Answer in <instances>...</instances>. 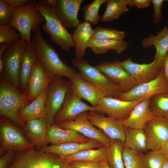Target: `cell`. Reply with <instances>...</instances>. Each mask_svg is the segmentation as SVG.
Returning <instances> with one entry per match:
<instances>
[{"mask_svg": "<svg viewBox=\"0 0 168 168\" xmlns=\"http://www.w3.org/2000/svg\"><path fill=\"white\" fill-rule=\"evenodd\" d=\"M32 32V43L38 60L50 78L59 76L70 80L79 74L78 72L60 59L54 49L43 37L40 27L33 30Z\"/></svg>", "mask_w": 168, "mask_h": 168, "instance_id": "obj_1", "label": "cell"}, {"mask_svg": "<svg viewBox=\"0 0 168 168\" xmlns=\"http://www.w3.org/2000/svg\"><path fill=\"white\" fill-rule=\"evenodd\" d=\"M35 5L44 16L45 23L42 25L43 30L49 35L51 41L58 46L61 50L69 51L75 48L72 34L63 25L54 9L47 0L36 1Z\"/></svg>", "mask_w": 168, "mask_h": 168, "instance_id": "obj_2", "label": "cell"}, {"mask_svg": "<svg viewBox=\"0 0 168 168\" xmlns=\"http://www.w3.org/2000/svg\"><path fill=\"white\" fill-rule=\"evenodd\" d=\"M24 94L9 83L2 76L0 77V114L17 125L24 127L25 124L18 116L22 107L29 104Z\"/></svg>", "mask_w": 168, "mask_h": 168, "instance_id": "obj_3", "label": "cell"}, {"mask_svg": "<svg viewBox=\"0 0 168 168\" xmlns=\"http://www.w3.org/2000/svg\"><path fill=\"white\" fill-rule=\"evenodd\" d=\"M36 1L30 0L26 5L13 9V17L9 25L20 33L21 41L29 44L32 43V31L40 27L45 22L44 16L35 5Z\"/></svg>", "mask_w": 168, "mask_h": 168, "instance_id": "obj_4", "label": "cell"}, {"mask_svg": "<svg viewBox=\"0 0 168 168\" xmlns=\"http://www.w3.org/2000/svg\"><path fill=\"white\" fill-rule=\"evenodd\" d=\"M65 162L56 154L33 147L15 155L9 168H63Z\"/></svg>", "mask_w": 168, "mask_h": 168, "instance_id": "obj_5", "label": "cell"}, {"mask_svg": "<svg viewBox=\"0 0 168 168\" xmlns=\"http://www.w3.org/2000/svg\"><path fill=\"white\" fill-rule=\"evenodd\" d=\"M72 63L77 69L81 77L99 88L103 92L105 96L117 99L122 92L120 89L104 73L83 58H74Z\"/></svg>", "mask_w": 168, "mask_h": 168, "instance_id": "obj_6", "label": "cell"}, {"mask_svg": "<svg viewBox=\"0 0 168 168\" xmlns=\"http://www.w3.org/2000/svg\"><path fill=\"white\" fill-rule=\"evenodd\" d=\"M71 86V81L63 77H56L52 79L48 87L46 101V119L48 127L54 123L55 117L60 109Z\"/></svg>", "mask_w": 168, "mask_h": 168, "instance_id": "obj_7", "label": "cell"}, {"mask_svg": "<svg viewBox=\"0 0 168 168\" xmlns=\"http://www.w3.org/2000/svg\"><path fill=\"white\" fill-rule=\"evenodd\" d=\"M28 43L21 41L10 45L2 57L4 69L2 76L13 86L20 90L19 73L21 60Z\"/></svg>", "mask_w": 168, "mask_h": 168, "instance_id": "obj_8", "label": "cell"}, {"mask_svg": "<svg viewBox=\"0 0 168 168\" xmlns=\"http://www.w3.org/2000/svg\"><path fill=\"white\" fill-rule=\"evenodd\" d=\"M164 92H168V81L162 69L154 79L138 84L130 91L121 93L117 99L123 100L141 101L154 95Z\"/></svg>", "mask_w": 168, "mask_h": 168, "instance_id": "obj_9", "label": "cell"}, {"mask_svg": "<svg viewBox=\"0 0 168 168\" xmlns=\"http://www.w3.org/2000/svg\"><path fill=\"white\" fill-rule=\"evenodd\" d=\"M1 144L3 147L15 152L24 151L34 146L8 118L1 116L0 121Z\"/></svg>", "mask_w": 168, "mask_h": 168, "instance_id": "obj_10", "label": "cell"}, {"mask_svg": "<svg viewBox=\"0 0 168 168\" xmlns=\"http://www.w3.org/2000/svg\"><path fill=\"white\" fill-rule=\"evenodd\" d=\"M88 112L82 113L74 120L62 122L57 125L63 129L75 130L89 138L100 142L108 147L112 140L90 122L87 118Z\"/></svg>", "mask_w": 168, "mask_h": 168, "instance_id": "obj_11", "label": "cell"}, {"mask_svg": "<svg viewBox=\"0 0 168 168\" xmlns=\"http://www.w3.org/2000/svg\"><path fill=\"white\" fill-rule=\"evenodd\" d=\"M114 84L118 86L122 92H127L138 84L123 68L121 61H105L95 66Z\"/></svg>", "mask_w": 168, "mask_h": 168, "instance_id": "obj_12", "label": "cell"}, {"mask_svg": "<svg viewBox=\"0 0 168 168\" xmlns=\"http://www.w3.org/2000/svg\"><path fill=\"white\" fill-rule=\"evenodd\" d=\"M121 64L138 84L154 79L163 69L162 62L155 58L151 63L140 64L128 58L121 62Z\"/></svg>", "mask_w": 168, "mask_h": 168, "instance_id": "obj_13", "label": "cell"}, {"mask_svg": "<svg viewBox=\"0 0 168 168\" xmlns=\"http://www.w3.org/2000/svg\"><path fill=\"white\" fill-rule=\"evenodd\" d=\"M91 110L98 112L97 107L90 106L83 102L71 87L67 93L60 109L55 117L54 122L57 124L62 122L73 120L82 113Z\"/></svg>", "mask_w": 168, "mask_h": 168, "instance_id": "obj_14", "label": "cell"}, {"mask_svg": "<svg viewBox=\"0 0 168 168\" xmlns=\"http://www.w3.org/2000/svg\"><path fill=\"white\" fill-rule=\"evenodd\" d=\"M137 100H123L104 96L96 107L98 112L105 114L108 117L124 121L129 116L134 107L139 102Z\"/></svg>", "mask_w": 168, "mask_h": 168, "instance_id": "obj_15", "label": "cell"}, {"mask_svg": "<svg viewBox=\"0 0 168 168\" xmlns=\"http://www.w3.org/2000/svg\"><path fill=\"white\" fill-rule=\"evenodd\" d=\"M143 129L148 151H159L162 144L168 140V120L154 117L145 125Z\"/></svg>", "mask_w": 168, "mask_h": 168, "instance_id": "obj_16", "label": "cell"}, {"mask_svg": "<svg viewBox=\"0 0 168 168\" xmlns=\"http://www.w3.org/2000/svg\"><path fill=\"white\" fill-rule=\"evenodd\" d=\"M53 7L63 25L76 29L80 23L77 14L83 0H47Z\"/></svg>", "mask_w": 168, "mask_h": 168, "instance_id": "obj_17", "label": "cell"}, {"mask_svg": "<svg viewBox=\"0 0 168 168\" xmlns=\"http://www.w3.org/2000/svg\"><path fill=\"white\" fill-rule=\"evenodd\" d=\"M87 118L94 126L99 128L111 140H118L124 143L125 127L122 121L104 116L94 110L88 112Z\"/></svg>", "mask_w": 168, "mask_h": 168, "instance_id": "obj_18", "label": "cell"}, {"mask_svg": "<svg viewBox=\"0 0 168 168\" xmlns=\"http://www.w3.org/2000/svg\"><path fill=\"white\" fill-rule=\"evenodd\" d=\"M53 79L49 77L38 60L29 78L27 87L23 93L28 101L31 103L46 90Z\"/></svg>", "mask_w": 168, "mask_h": 168, "instance_id": "obj_19", "label": "cell"}, {"mask_svg": "<svg viewBox=\"0 0 168 168\" xmlns=\"http://www.w3.org/2000/svg\"><path fill=\"white\" fill-rule=\"evenodd\" d=\"M69 80L71 87L76 95L81 99L87 100L93 107H96L105 96L100 89L82 77L80 73Z\"/></svg>", "mask_w": 168, "mask_h": 168, "instance_id": "obj_20", "label": "cell"}, {"mask_svg": "<svg viewBox=\"0 0 168 168\" xmlns=\"http://www.w3.org/2000/svg\"><path fill=\"white\" fill-rule=\"evenodd\" d=\"M104 145L100 142L89 138L85 142H71L62 144H52L44 146L40 149L42 151L54 154L62 158L80 151L97 147Z\"/></svg>", "mask_w": 168, "mask_h": 168, "instance_id": "obj_21", "label": "cell"}, {"mask_svg": "<svg viewBox=\"0 0 168 168\" xmlns=\"http://www.w3.org/2000/svg\"><path fill=\"white\" fill-rule=\"evenodd\" d=\"M150 98L139 102L132 110L128 117L122 121L125 128L143 129L146 124L154 117L149 108Z\"/></svg>", "mask_w": 168, "mask_h": 168, "instance_id": "obj_22", "label": "cell"}, {"mask_svg": "<svg viewBox=\"0 0 168 168\" xmlns=\"http://www.w3.org/2000/svg\"><path fill=\"white\" fill-rule=\"evenodd\" d=\"M89 139L75 130L62 128L54 123L48 127L46 141L52 144L83 142L88 141Z\"/></svg>", "mask_w": 168, "mask_h": 168, "instance_id": "obj_23", "label": "cell"}, {"mask_svg": "<svg viewBox=\"0 0 168 168\" xmlns=\"http://www.w3.org/2000/svg\"><path fill=\"white\" fill-rule=\"evenodd\" d=\"M48 89V88L33 101L19 109L18 116L22 122L25 124L35 119H46L47 110L46 101Z\"/></svg>", "mask_w": 168, "mask_h": 168, "instance_id": "obj_24", "label": "cell"}, {"mask_svg": "<svg viewBox=\"0 0 168 168\" xmlns=\"http://www.w3.org/2000/svg\"><path fill=\"white\" fill-rule=\"evenodd\" d=\"M30 141L37 148L44 147L47 143L46 138L48 130L47 122L45 118L30 120L25 123L23 127Z\"/></svg>", "mask_w": 168, "mask_h": 168, "instance_id": "obj_25", "label": "cell"}, {"mask_svg": "<svg viewBox=\"0 0 168 168\" xmlns=\"http://www.w3.org/2000/svg\"><path fill=\"white\" fill-rule=\"evenodd\" d=\"M37 61L32 43H28L22 55L19 73L20 90L23 93L27 87L29 78Z\"/></svg>", "mask_w": 168, "mask_h": 168, "instance_id": "obj_26", "label": "cell"}, {"mask_svg": "<svg viewBox=\"0 0 168 168\" xmlns=\"http://www.w3.org/2000/svg\"><path fill=\"white\" fill-rule=\"evenodd\" d=\"M141 44L144 49L154 46L156 50L154 58L162 62L168 52V27L165 26L156 35H150L142 39Z\"/></svg>", "mask_w": 168, "mask_h": 168, "instance_id": "obj_27", "label": "cell"}, {"mask_svg": "<svg viewBox=\"0 0 168 168\" xmlns=\"http://www.w3.org/2000/svg\"><path fill=\"white\" fill-rule=\"evenodd\" d=\"M93 30L90 23L84 21L80 23L73 31L72 35L75 44V54L76 58H82L85 56L88 43Z\"/></svg>", "mask_w": 168, "mask_h": 168, "instance_id": "obj_28", "label": "cell"}, {"mask_svg": "<svg viewBox=\"0 0 168 168\" xmlns=\"http://www.w3.org/2000/svg\"><path fill=\"white\" fill-rule=\"evenodd\" d=\"M128 44V42L124 40L93 39L89 40L87 48L96 55L105 54L110 50L120 54L127 49Z\"/></svg>", "mask_w": 168, "mask_h": 168, "instance_id": "obj_29", "label": "cell"}, {"mask_svg": "<svg viewBox=\"0 0 168 168\" xmlns=\"http://www.w3.org/2000/svg\"><path fill=\"white\" fill-rule=\"evenodd\" d=\"M124 147L142 154L147 152V140L143 129L125 128Z\"/></svg>", "mask_w": 168, "mask_h": 168, "instance_id": "obj_30", "label": "cell"}, {"mask_svg": "<svg viewBox=\"0 0 168 168\" xmlns=\"http://www.w3.org/2000/svg\"><path fill=\"white\" fill-rule=\"evenodd\" d=\"M107 153V148L104 146L99 147L97 149H91L82 150L62 158L68 162L71 161L100 162L106 160Z\"/></svg>", "mask_w": 168, "mask_h": 168, "instance_id": "obj_31", "label": "cell"}, {"mask_svg": "<svg viewBox=\"0 0 168 168\" xmlns=\"http://www.w3.org/2000/svg\"><path fill=\"white\" fill-rule=\"evenodd\" d=\"M130 0H106L105 11L101 18L103 22L112 21L118 19L122 14L128 12Z\"/></svg>", "mask_w": 168, "mask_h": 168, "instance_id": "obj_32", "label": "cell"}, {"mask_svg": "<svg viewBox=\"0 0 168 168\" xmlns=\"http://www.w3.org/2000/svg\"><path fill=\"white\" fill-rule=\"evenodd\" d=\"M149 106L154 117L168 120V92L160 93L151 96Z\"/></svg>", "mask_w": 168, "mask_h": 168, "instance_id": "obj_33", "label": "cell"}, {"mask_svg": "<svg viewBox=\"0 0 168 168\" xmlns=\"http://www.w3.org/2000/svg\"><path fill=\"white\" fill-rule=\"evenodd\" d=\"M123 143L118 140H112L108 147L106 158L107 163L110 168H125L124 163L122 151Z\"/></svg>", "mask_w": 168, "mask_h": 168, "instance_id": "obj_34", "label": "cell"}, {"mask_svg": "<svg viewBox=\"0 0 168 168\" xmlns=\"http://www.w3.org/2000/svg\"><path fill=\"white\" fill-rule=\"evenodd\" d=\"M106 0H94L91 3H88L83 6V18L84 21L91 24H97L101 19L99 14L100 7L105 4Z\"/></svg>", "mask_w": 168, "mask_h": 168, "instance_id": "obj_35", "label": "cell"}, {"mask_svg": "<svg viewBox=\"0 0 168 168\" xmlns=\"http://www.w3.org/2000/svg\"><path fill=\"white\" fill-rule=\"evenodd\" d=\"M126 35V33L123 30L98 26L93 29L91 39L123 40Z\"/></svg>", "mask_w": 168, "mask_h": 168, "instance_id": "obj_36", "label": "cell"}, {"mask_svg": "<svg viewBox=\"0 0 168 168\" xmlns=\"http://www.w3.org/2000/svg\"><path fill=\"white\" fill-rule=\"evenodd\" d=\"M165 160L159 151H150L142 155V168H162Z\"/></svg>", "mask_w": 168, "mask_h": 168, "instance_id": "obj_37", "label": "cell"}, {"mask_svg": "<svg viewBox=\"0 0 168 168\" xmlns=\"http://www.w3.org/2000/svg\"><path fill=\"white\" fill-rule=\"evenodd\" d=\"M122 155L125 168H142V154L124 147Z\"/></svg>", "mask_w": 168, "mask_h": 168, "instance_id": "obj_38", "label": "cell"}, {"mask_svg": "<svg viewBox=\"0 0 168 168\" xmlns=\"http://www.w3.org/2000/svg\"><path fill=\"white\" fill-rule=\"evenodd\" d=\"M16 30L9 25L0 26V43H6L11 45L20 41L21 35Z\"/></svg>", "mask_w": 168, "mask_h": 168, "instance_id": "obj_39", "label": "cell"}, {"mask_svg": "<svg viewBox=\"0 0 168 168\" xmlns=\"http://www.w3.org/2000/svg\"><path fill=\"white\" fill-rule=\"evenodd\" d=\"M13 10L3 0H0V26L9 25L13 16Z\"/></svg>", "mask_w": 168, "mask_h": 168, "instance_id": "obj_40", "label": "cell"}, {"mask_svg": "<svg viewBox=\"0 0 168 168\" xmlns=\"http://www.w3.org/2000/svg\"><path fill=\"white\" fill-rule=\"evenodd\" d=\"M67 162L71 168H105L107 164L106 160L100 162L71 161Z\"/></svg>", "mask_w": 168, "mask_h": 168, "instance_id": "obj_41", "label": "cell"}, {"mask_svg": "<svg viewBox=\"0 0 168 168\" xmlns=\"http://www.w3.org/2000/svg\"><path fill=\"white\" fill-rule=\"evenodd\" d=\"M164 0H151L153 7L152 17L153 22L156 25L161 21L162 19V7Z\"/></svg>", "mask_w": 168, "mask_h": 168, "instance_id": "obj_42", "label": "cell"}, {"mask_svg": "<svg viewBox=\"0 0 168 168\" xmlns=\"http://www.w3.org/2000/svg\"><path fill=\"white\" fill-rule=\"evenodd\" d=\"M15 152L13 150H8L1 157L0 168H9L15 156Z\"/></svg>", "mask_w": 168, "mask_h": 168, "instance_id": "obj_43", "label": "cell"}, {"mask_svg": "<svg viewBox=\"0 0 168 168\" xmlns=\"http://www.w3.org/2000/svg\"><path fill=\"white\" fill-rule=\"evenodd\" d=\"M151 3V0H130L128 7L130 8L137 7L143 9L149 7Z\"/></svg>", "mask_w": 168, "mask_h": 168, "instance_id": "obj_44", "label": "cell"}, {"mask_svg": "<svg viewBox=\"0 0 168 168\" xmlns=\"http://www.w3.org/2000/svg\"><path fill=\"white\" fill-rule=\"evenodd\" d=\"M13 9L17 8L28 3L30 0H3Z\"/></svg>", "mask_w": 168, "mask_h": 168, "instance_id": "obj_45", "label": "cell"}, {"mask_svg": "<svg viewBox=\"0 0 168 168\" xmlns=\"http://www.w3.org/2000/svg\"><path fill=\"white\" fill-rule=\"evenodd\" d=\"M162 68L165 76L168 81V52L162 61Z\"/></svg>", "mask_w": 168, "mask_h": 168, "instance_id": "obj_46", "label": "cell"}, {"mask_svg": "<svg viewBox=\"0 0 168 168\" xmlns=\"http://www.w3.org/2000/svg\"><path fill=\"white\" fill-rule=\"evenodd\" d=\"M159 151L165 159H168V140L162 144Z\"/></svg>", "mask_w": 168, "mask_h": 168, "instance_id": "obj_47", "label": "cell"}, {"mask_svg": "<svg viewBox=\"0 0 168 168\" xmlns=\"http://www.w3.org/2000/svg\"><path fill=\"white\" fill-rule=\"evenodd\" d=\"M162 168H168V159H165Z\"/></svg>", "mask_w": 168, "mask_h": 168, "instance_id": "obj_48", "label": "cell"}, {"mask_svg": "<svg viewBox=\"0 0 168 168\" xmlns=\"http://www.w3.org/2000/svg\"><path fill=\"white\" fill-rule=\"evenodd\" d=\"M65 161V162L63 168H71L69 166L68 163Z\"/></svg>", "mask_w": 168, "mask_h": 168, "instance_id": "obj_49", "label": "cell"}, {"mask_svg": "<svg viewBox=\"0 0 168 168\" xmlns=\"http://www.w3.org/2000/svg\"><path fill=\"white\" fill-rule=\"evenodd\" d=\"M105 168H110V167H109L108 165L107 164V165H106V167H105Z\"/></svg>", "mask_w": 168, "mask_h": 168, "instance_id": "obj_50", "label": "cell"}, {"mask_svg": "<svg viewBox=\"0 0 168 168\" xmlns=\"http://www.w3.org/2000/svg\"><path fill=\"white\" fill-rule=\"evenodd\" d=\"M166 1L168 2V0H167Z\"/></svg>", "mask_w": 168, "mask_h": 168, "instance_id": "obj_51", "label": "cell"}]
</instances>
